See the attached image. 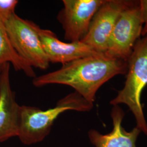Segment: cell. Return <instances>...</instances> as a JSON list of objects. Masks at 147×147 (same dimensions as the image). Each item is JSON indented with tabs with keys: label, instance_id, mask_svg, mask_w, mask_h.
Masks as SVG:
<instances>
[{
	"label": "cell",
	"instance_id": "obj_7",
	"mask_svg": "<svg viewBox=\"0 0 147 147\" xmlns=\"http://www.w3.org/2000/svg\"><path fill=\"white\" fill-rule=\"evenodd\" d=\"M105 0H63L57 19L69 42L81 41L88 31L96 12Z\"/></svg>",
	"mask_w": 147,
	"mask_h": 147
},
{
	"label": "cell",
	"instance_id": "obj_12",
	"mask_svg": "<svg viewBox=\"0 0 147 147\" xmlns=\"http://www.w3.org/2000/svg\"><path fill=\"white\" fill-rule=\"evenodd\" d=\"M17 0H0V19L4 23L16 13Z\"/></svg>",
	"mask_w": 147,
	"mask_h": 147
},
{
	"label": "cell",
	"instance_id": "obj_5",
	"mask_svg": "<svg viewBox=\"0 0 147 147\" xmlns=\"http://www.w3.org/2000/svg\"><path fill=\"white\" fill-rule=\"evenodd\" d=\"M143 21L140 1L121 14L111 34L105 56L127 61L137 41L142 37Z\"/></svg>",
	"mask_w": 147,
	"mask_h": 147
},
{
	"label": "cell",
	"instance_id": "obj_6",
	"mask_svg": "<svg viewBox=\"0 0 147 147\" xmlns=\"http://www.w3.org/2000/svg\"><path fill=\"white\" fill-rule=\"evenodd\" d=\"M134 1L105 0L93 16L88 31L81 42L95 52L105 54L111 34L123 11Z\"/></svg>",
	"mask_w": 147,
	"mask_h": 147
},
{
	"label": "cell",
	"instance_id": "obj_4",
	"mask_svg": "<svg viewBox=\"0 0 147 147\" xmlns=\"http://www.w3.org/2000/svg\"><path fill=\"white\" fill-rule=\"evenodd\" d=\"M11 45L32 67L46 70L50 62L42 48L36 24L14 14L5 22Z\"/></svg>",
	"mask_w": 147,
	"mask_h": 147
},
{
	"label": "cell",
	"instance_id": "obj_10",
	"mask_svg": "<svg viewBox=\"0 0 147 147\" xmlns=\"http://www.w3.org/2000/svg\"><path fill=\"white\" fill-rule=\"evenodd\" d=\"M124 115V111L118 105L114 106L111 112L112 131L102 135L95 130H90L88 135L91 143L95 147H137V138L141 131L136 127L131 131H126L121 125Z\"/></svg>",
	"mask_w": 147,
	"mask_h": 147
},
{
	"label": "cell",
	"instance_id": "obj_13",
	"mask_svg": "<svg viewBox=\"0 0 147 147\" xmlns=\"http://www.w3.org/2000/svg\"><path fill=\"white\" fill-rule=\"evenodd\" d=\"M140 5L143 21L142 37L147 34V0H140Z\"/></svg>",
	"mask_w": 147,
	"mask_h": 147
},
{
	"label": "cell",
	"instance_id": "obj_9",
	"mask_svg": "<svg viewBox=\"0 0 147 147\" xmlns=\"http://www.w3.org/2000/svg\"><path fill=\"white\" fill-rule=\"evenodd\" d=\"M36 30L50 63L64 64L79 58L101 54L81 41L62 42L53 32L41 28L37 24Z\"/></svg>",
	"mask_w": 147,
	"mask_h": 147
},
{
	"label": "cell",
	"instance_id": "obj_11",
	"mask_svg": "<svg viewBox=\"0 0 147 147\" xmlns=\"http://www.w3.org/2000/svg\"><path fill=\"white\" fill-rule=\"evenodd\" d=\"M7 63L11 64L16 71H22L29 78L36 77L33 68L21 58L11 45L5 23L0 19V71Z\"/></svg>",
	"mask_w": 147,
	"mask_h": 147
},
{
	"label": "cell",
	"instance_id": "obj_8",
	"mask_svg": "<svg viewBox=\"0 0 147 147\" xmlns=\"http://www.w3.org/2000/svg\"><path fill=\"white\" fill-rule=\"evenodd\" d=\"M10 65L5 64L0 71V142L18 136L20 126L21 106L11 87Z\"/></svg>",
	"mask_w": 147,
	"mask_h": 147
},
{
	"label": "cell",
	"instance_id": "obj_3",
	"mask_svg": "<svg viewBox=\"0 0 147 147\" xmlns=\"http://www.w3.org/2000/svg\"><path fill=\"white\" fill-rule=\"evenodd\" d=\"M127 63L124 86L110 104L127 105L135 118L137 127L147 135V123L141 101L142 92L147 85V34L137 41Z\"/></svg>",
	"mask_w": 147,
	"mask_h": 147
},
{
	"label": "cell",
	"instance_id": "obj_2",
	"mask_svg": "<svg viewBox=\"0 0 147 147\" xmlns=\"http://www.w3.org/2000/svg\"><path fill=\"white\" fill-rule=\"evenodd\" d=\"M93 103L88 101L76 92L59 100L55 107L43 111L32 106H21L20 126L18 135L25 144L41 142L50 133L55 121L67 111L88 112Z\"/></svg>",
	"mask_w": 147,
	"mask_h": 147
},
{
	"label": "cell",
	"instance_id": "obj_1",
	"mask_svg": "<svg viewBox=\"0 0 147 147\" xmlns=\"http://www.w3.org/2000/svg\"><path fill=\"white\" fill-rule=\"evenodd\" d=\"M127 61L97 54L62 64L61 68L36 76L32 84L41 87L49 84L68 86L88 101L93 103L100 87L118 75H126Z\"/></svg>",
	"mask_w": 147,
	"mask_h": 147
}]
</instances>
